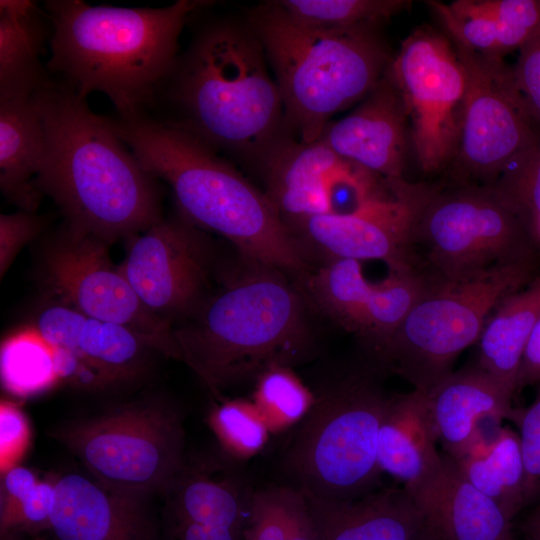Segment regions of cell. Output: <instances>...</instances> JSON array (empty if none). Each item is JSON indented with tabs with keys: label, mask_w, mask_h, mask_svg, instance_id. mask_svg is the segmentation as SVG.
Listing matches in <instances>:
<instances>
[{
	"label": "cell",
	"mask_w": 540,
	"mask_h": 540,
	"mask_svg": "<svg viewBox=\"0 0 540 540\" xmlns=\"http://www.w3.org/2000/svg\"><path fill=\"white\" fill-rule=\"evenodd\" d=\"M141 165L171 189L178 213L244 259L303 273L306 252L265 192L188 130L152 115L112 118Z\"/></svg>",
	"instance_id": "cell-3"
},
{
	"label": "cell",
	"mask_w": 540,
	"mask_h": 540,
	"mask_svg": "<svg viewBox=\"0 0 540 540\" xmlns=\"http://www.w3.org/2000/svg\"><path fill=\"white\" fill-rule=\"evenodd\" d=\"M494 186L515 209L538 243L540 233V140L525 157L507 170Z\"/></svg>",
	"instance_id": "cell-35"
},
{
	"label": "cell",
	"mask_w": 540,
	"mask_h": 540,
	"mask_svg": "<svg viewBox=\"0 0 540 540\" xmlns=\"http://www.w3.org/2000/svg\"><path fill=\"white\" fill-rule=\"evenodd\" d=\"M0 375L5 391L17 397L52 389L61 383L54 345L33 323L17 328L1 342Z\"/></svg>",
	"instance_id": "cell-30"
},
{
	"label": "cell",
	"mask_w": 540,
	"mask_h": 540,
	"mask_svg": "<svg viewBox=\"0 0 540 540\" xmlns=\"http://www.w3.org/2000/svg\"><path fill=\"white\" fill-rule=\"evenodd\" d=\"M538 243H539V245H540V233H539V235H538Z\"/></svg>",
	"instance_id": "cell-48"
},
{
	"label": "cell",
	"mask_w": 540,
	"mask_h": 540,
	"mask_svg": "<svg viewBox=\"0 0 540 540\" xmlns=\"http://www.w3.org/2000/svg\"><path fill=\"white\" fill-rule=\"evenodd\" d=\"M210 424L223 448L236 459L258 453L271 432L255 404L243 399L218 404L210 414Z\"/></svg>",
	"instance_id": "cell-34"
},
{
	"label": "cell",
	"mask_w": 540,
	"mask_h": 540,
	"mask_svg": "<svg viewBox=\"0 0 540 540\" xmlns=\"http://www.w3.org/2000/svg\"><path fill=\"white\" fill-rule=\"evenodd\" d=\"M263 51L255 34L233 23L206 26L178 56L154 109L168 103L177 117L164 121L188 130L216 151L261 161L282 138L285 122L280 90L269 75Z\"/></svg>",
	"instance_id": "cell-5"
},
{
	"label": "cell",
	"mask_w": 540,
	"mask_h": 540,
	"mask_svg": "<svg viewBox=\"0 0 540 540\" xmlns=\"http://www.w3.org/2000/svg\"><path fill=\"white\" fill-rule=\"evenodd\" d=\"M319 139L344 160L385 178H403L409 121L387 73L351 113L329 123Z\"/></svg>",
	"instance_id": "cell-17"
},
{
	"label": "cell",
	"mask_w": 540,
	"mask_h": 540,
	"mask_svg": "<svg viewBox=\"0 0 540 540\" xmlns=\"http://www.w3.org/2000/svg\"><path fill=\"white\" fill-rule=\"evenodd\" d=\"M540 384V316L526 343L517 376L516 393Z\"/></svg>",
	"instance_id": "cell-43"
},
{
	"label": "cell",
	"mask_w": 540,
	"mask_h": 540,
	"mask_svg": "<svg viewBox=\"0 0 540 540\" xmlns=\"http://www.w3.org/2000/svg\"><path fill=\"white\" fill-rule=\"evenodd\" d=\"M255 490L236 471L211 461L188 462L166 493L173 522L243 531Z\"/></svg>",
	"instance_id": "cell-25"
},
{
	"label": "cell",
	"mask_w": 540,
	"mask_h": 540,
	"mask_svg": "<svg viewBox=\"0 0 540 540\" xmlns=\"http://www.w3.org/2000/svg\"><path fill=\"white\" fill-rule=\"evenodd\" d=\"M524 530L529 537L540 532V505L526 519Z\"/></svg>",
	"instance_id": "cell-45"
},
{
	"label": "cell",
	"mask_w": 540,
	"mask_h": 540,
	"mask_svg": "<svg viewBox=\"0 0 540 540\" xmlns=\"http://www.w3.org/2000/svg\"><path fill=\"white\" fill-rule=\"evenodd\" d=\"M33 324L48 341L72 351L115 385L139 378L154 351L130 329L57 301L44 307Z\"/></svg>",
	"instance_id": "cell-21"
},
{
	"label": "cell",
	"mask_w": 540,
	"mask_h": 540,
	"mask_svg": "<svg viewBox=\"0 0 540 540\" xmlns=\"http://www.w3.org/2000/svg\"><path fill=\"white\" fill-rule=\"evenodd\" d=\"M125 244L119 271L153 314L172 325V319L184 320L204 301L213 262L204 230L178 213Z\"/></svg>",
	"instance_id": "cell-15"
},
{
	"label": "cell",
	"mask_w": 540,
	"mask_h": 540,
	"mask_svg": "<svg viewBox=\"0 0 540 540\" xmlns=\"http://www.w3.org/2000/svg\"><path fill=\"white\" fill-rule=\"evenodd\" d=\"M39 481L29 468L14 465L2 472L0 488V531L3 537L25 496Z\"/></svg>",
	"instance_id": "cell-42"
},
{
	"label": "cell",
	"mask_w": 540,
	"mask_h": 540,
	"mask_svg": "<svg viewBox=\"0 0 540 540\" xmlns=\"http://www.w3.org/2000/svg\"><path fill=\"white\" fill-rule=\"evenodd\" d=\"M55 480H39L20 503L2 540L18 532L37 533L50 528Z\"/></svg>",
	"instance_id": "cell-39"
},
{
	"label": "cell",
	"mask_w": 540,
	"mask_h": 540,
	"mask_svg": "<svg viewBox=\"0 0 540 540\" xmlns=\"http://www.w3.org/2000/svg\"><path fill=\"white\" fill-rule=\"evenodd\" d=\"M110 244L66 223L42 254L44 285L57 302L133 331L151 349L181 360L173 325L149 311L114 265Z\"/></svg>",
	"instance_id": "cell-13"
},
{
	"label": "cell",
	"mask_w": 540,
	"mask_h": 540,
	"mask_svg": "<svg viewBox=\"0 0 540 540\" xmlns=\"http://www.w3.org/2000/svg\"><path fill=\"white\" fill-rule=\"evenodd\" d=\"M51 32L36 2L0 1V100L32 96L54 81L41 62Z\"/></svg>",
	"instance_id": "cell-26"
},
{
	"label": "cell",
	"mask_w": 540,
	"mask_h": 540,
	"mask_svg": "<svg viewBox=\"0 0 540 540\" xmlns=\"http://www.w3.org/2000/svg\"><path fill=\"white\" fill-rule=\"evenodd\" d=\"M274 3L298 21L329 28L379 26L412 4L406 0H281Z\"/></svg>",
	"instance_id": "cell-32"
},
{
	"label": "cell",
	"mask_w": 540,
	"mask_h": 540,
	"mask_svg": "<svg viewBox=\"0 0 540 540\" xmlns=\"http://www.w3.org/2000/svg\"><path fill=\"white\" fill-rule=\"evenodd\" d=\"M345 160L320 139L281 138L261 160L265 194L289 226L330 212L329 188Z\"/></svg>",
	"instance_id": "cell-20"
},
{
	"label": "cell",
	"mask_w": 540,
	"mask_h": 540,
	"mask_svg": "<svg viewBox=\"0 0 540 540\" xmlns=\"http://www.w3.org/2000/svg\"><path fill=\"white\" fill-rule=\"evenodd\" d=\"M429 285L409 272H389L378 283L363 275L361 262H326L305 279L307 299L325 316L354 334L372 359Z\"/></svg>",
	"instance_id": "cell-16"
},
{
	"label": "cell",
	"mask_w": 540,
	"mask_h": 540,
	"mask_svg": "<svg viewBox=\"0 0 540 540\" xmlns=\"http://www.w3.org/2000/svg\"><path fill=\"white\" fill-rule=\"evenodd\" d=\"M454 461L466 479L495 501L511 521L525 507L521 441L509 426H501L491 440L477 439Z\"/></svg>",
	"instance_id": "cell-29"
},
{
	"label": "cell",
	"mask_w": 540,
	"mask_h": 540,
	"mask_svg": "<svg viewBox=\"0 0 540 540\" xmlns=\"http://www.w3.org/2000/svg\"><path fill=\"white\" fill-rule=\"evenodd\" d=\"M45 145L36 187L70 227L108 244L162 219L158 179L117 134L112 118L54 81L36 94Z\"/></svg>",
	"instance_id": "cell-1"
},
{
	"label": "cell",
	"mask_w": 540,
	"mask_h": 540,
	"mask_svg": "<svg viewBox=\"0 0 540 540\" xmlns=\"http://www.w3.org/2000/svg\"><path fill=\"white\" fill-rule=\"evenodd\" d=\"M426 395L438 442L453 460L482 435L480 423L501 424L513 410L512 397L477 364L451 372Z\"/></svg>",
	"instance_id": "cell-22"
},
{
	"label": "cell",
	"mask_w": 540,
	"mask_h": 540,
	"mask_svg": "<svg viewBox=\"0 0 540 540\" xmlns=\"http://www.w3.org/2000/svg\"><path fill=\"white\" fill-rule=\"evenodd\" d=\"M45 218L25 210L0 215V277H4L19 252L44 229Z\"/></svg>",
	"instance_id": "cell-38"
},
{
	"label": "cell",
	"mask_w": 540,
	"mask_h": 540,
	"mask_svg": "<svg viewBox=\"0 0 540 540\" xmlns=\"http://www.w3.org/2000/svg\"><path fill=\"white\" fill-rule=\"evenodd\" d=\"M29 425L15 403L3 400L0 406V462L2 472L16 465L28 445Z\"/></svg>",
	"instance_id": "cell-41"
},
{
	"label": "cell",
	"mask_w": 540,
	"mask_h": 540,
	"mask_svg": "<svg viewBox=\"0 0 540 540\" xmlns=\"http://www.w3.org/2000/svg\"><path fill=\"white\" fill-rule=\"evenodd\" d=\"M431 186L429 182L383 178L354 211L313 216L290 229L305 252L310 247L327 262L379 260L387 264L389 272L413 273L411 230Z\"/></svg>",
	"instance_id": "cell-14"
},
{
	"label": "cell",
	"mask_w": 540,
	"mask_h": 540,
	"mask_svg": "<svg viewBox=\"0 0 540 540\" xmlns=\"http://www.w3.org/2000/svg\"><path fill=\"white\" fill-rule=\"evenodd\" d=\"M407 491L435 540H515L501 507L472 485L447 454Z\"/></svg>",
	"instance_id": "cell-19"
},
{
	"label": "cell",
	"mask_w": 540,
	"mask_h": 540,
	"mask_svg": "<svg viewBox=\"0 0 540 540\" xmlns=\"http://www.w3.org/2000/svg\"><path fill=\"white\" fill-rule=\"evenodd\" d=\"M512 73L528 110L540 123V29L518 50Z\"/></svg>",
	"instance_id": "cell-40"
},
{
	"label": "cell",
	"mask_w": 540,
	"mask_h": 540,
	"mask_svg": "<svg viewBox=\"0 0 540 540\" xmlns=\"http://www.w3.org/2000/svg\"><path fill=\"white\" fill-rule=\"evenodd\" d=\"M454 44L466 74L460 140L451 183L494 185L540 140V123L528 110L504 58Z\"/></svg>",
	"instance_id": "cell-11"
},
{
	"label": "cell",
	"mask_w": 540,
	"mask_h": 540,
	"mask_svg": "<svg viewBox=\"0 0 540 540\" xmlns=\"http://www.w3.org/2000/svg\"><path fill=\"white\" fill-rule=\"evenodd\" d=\"M52 436L94 479L142 498L166 492L185 462L181 414L161 400L130 402L69 421Z\"/></svg>",
	"instance_id": "cell-10"
},
{
	"label": "cell",
	"mask_w": 540,
	"mask_h": 540,
	"mask_svg": "<svg viewBox=\"0 0 540 540\" xmlns=\"http://www.w3.org/2000/svg\"><path fill=\"white\" fill-rule=\"evenodd\" d=\"M36 94L0 100V189L29 212H36L43 197L35 183L45 145Z\"/></svg>",
	"instance_id": "cell-27"
},
{
	"label": "cell",
	"mask_w": 540,
	"mask_h": 540,
	"mask_svg": "<svg viewBox=\"0 0 540 540\" xmlns=\"http://www.w3.org/2000/svg\"><path fill=\"white\" fill-rule=\"evenodd\" d=\"M243 540H319L306 495L289 485L255 490Z\"/></svg>",
	"instance_id": "cell-31"
},
{
	"label": "cell",
	"mask_w": 540,
	"mask_h": 540,
	"mask_svg": "<svg viewBox=\"0 0 540 540\" xmlns=\"http://www.w3.org/2000/svg\"><path fill=\"white\" fill-rule=\"evenodd\" d=\"M314 400L315 394L292 368H271L256 379L253 403L271 431H279L302 421Z\"/></svg>",
	"instance_id": "cell-33"
},
{
	"label": "cell",
	"mask_w": 540,
	"mask_h": 540,
	"mask_svg": "<svg viewBox=\"0 0 540 540\" xmlns=\"http://www.w3.org/2000/svg\"><path fill=\"white\" fill-rule=\"evenodd\" d=\"M171 540H243V531L194 522H173Z\"/></svg>",
	"instance_id": "cell-44"
},
{
	"label": "cell",
	"mask_w": 540,
	"mask_h": 540,
	"mask_svg": "<svg viewBox=\"0 0 540 540\" xmlns=\"http://www.w3.org/2000/svg\"><path fill=\"white\" fill-rule=\"evenodd\" d=\"M533 402L525 409H513L509 419L519 426L525 465V507L540 499V384Z\"/></svg>",
	"instance_id": "cell-37"
},
{
	"label": "cell",
	"mask_w": 540,
	"mask_h": 540,
	"mask_svg": "<svg viewBox=\"0 0 540 540\" xmlns=\"http://www.w3.org/2000/svg\"><path fill=\"white\" fill-rule=\"evenodd\" d=\"M369 359L315 395L285 454V469L306 496L348 500L377 489V439L390 398Z\"/></svg>",
	"instance_id": "cell-7"
},
{
	"label": "cell",
	"mask_w": 540,
	"mask_h": 540,
	"mask_svg": "<svg viewBox=\"0 0 540 540\" xmlns=\"http://www.w3.org/2000/svg\"><path fill=\"white\" fill-rule=\"evenodd\" d=\"M418 540H435V538L427 527L426 532Z\"/></svg>",
	"instance_id": "cell-46"
},
{
	"label": "cell",
	"mask_w": 540,
	"mask_h": 540,
	"mask_svg": "<svg viewBox=\"0 0 540 540\" xmlns=\"http://www.w3.org/2000/svg\"><path fill=\"white\" fill-rule=\"evenodd\" d=\"M413 273L429 286L538 264L540 246L494 185L435 182L411 230Z\"/></svg>",
	"instance_id": "cell-8"
},
{
	"label": "cell",
	"mask_w": 540,
	"mask_h": 540,
	"mask_svg": "<svg viewBox=\"0 0 540 540\" xmlns=\"http://www.w3.org/2000/svg\"><path fill=\"white\" fill-rule=\"evenodd\" d=\"M537 268L518 264L464 283L429 286L370 360L427 394L477 343L498 303L532 281Z\"/></svg>",
	"instance_id": "cell-9"
},
{
	"label": "cell",
	"mask_w": 540,
	"mask_h": 540,
	"mask_svg": "<svg viewBox=\"0 0 540 540\" xmlns=\"http://www.w3.org/2000/svg\"><path fill=\"white\" fill-rule=\"evenodd\" d=\"M530 538H531V540H540V532L533 535V536H531Z\"/></svg>",
	"instance_id": "cell-47"
},
{
	"label": "cell",
	"mask_w": 540,
	"mask_h": 540,
	"mask_svg": "<svg viewBox=\"0 0 540 540\" xmlns=\"http://www.w3.org/2000/svg\"><path fill=\"white\" fill-rule=\"evenodd\" d=\"M540 316V274L504 297L488 317L477 341V365L512 398L522 355Z\"/></svg>",
	"instance_id": "cell-28"
},
{
	"label": "cell",
	"mask_w": 540,
	"mask_h": 540,
	"mask_svg": "<svg viewBox=\"0 0 540 540\" xmlns=\"http://www.w3.org/2000/svg\"><path fill=\"white\" fill-rule=\"evenodd\" d=\"M448 7L457 15L494 20L528 38L540 29V0H456Z\"/></svg>",
	"instance_id": "cell-36"
},
{
	"label": "cell",
	"mask_w": 540,
	"mask_h": 540,
	"mask_svg": "<svg viewBox=\"0 0 540 540\" xmlns=\"http://www.w3.org/2000/svg\"><path fill=\"white\" fill-rule=\"evenodd\" d=\"M49 529L57 540H155L142 497L81 473L55 479Z\"/></svg>",
	"instance_id": "cell-18"
},
{
	"label": "cell",
	"mask_w": 540,
	"mask_h": 540,
	"mask_svg": "<svg viewBox=\"0 0 540 540\" xmlns=\"http://www.w3.org/2000/svg\"><path fill=\"white\" fill-rule=\"evenodd\" d=\"M386 73L403 100L421 169L445 170L457 152L466 89L453 42L445 33L418 27L403 40Z\"/></svg>",
	"instance_id": "cell-12"
},
{
	"label": "cell",
	"mask_w": 540,
	"mask_h": 540,
	"mask_svg": "<svg viewBox=\"0 0 540 540\" xmlns=\"http://www.w3.org/2000/svg\"><path fill=\"white\" fill-rule=\"evenodd\" d=\"M426 393L413 389L390 396L378 432L377 462L411 489L441 462Z\"/></svg>",
	"instance_id": "cell-24"
},
{
	"label": "cell",
	"mask_w": 540,
	"mask_h": 540,
	"mask_svg": "<svg viewBox=\"0 0 540 540\" xmlns=\"http://www.w3.org/2000/svg\"><path fill=\"white\" fill-rule=\"evenodd\" d=\"M244 261L245 268L173 326L181 361L216 397L271 368H292L314 349L304 291L287 272Z\"/></svg>",
	"instance_id": "cell-4"
},
{
	"label": "cell",
	"mask_w": 540,
	"mask_h": 540,
	"mask_svg": "<svg viewBox=\"0 0 540 540\" xmlns=\"http://www.w3.org/2000/svg\"><path fill=\"white\" fill-rule=\"evenodd\" d=\"M206 5L178 0L161 8H123L45 1L52 27L47 69L82 99L105 94L117 117L150 114L179 56L186 21Z\"/></svg>",
	"instance_id": "cell-2"
},
{
	"label": "cell",
	"mask_w": 540,
	"mask_h": 540,
	"mask_svg": "<svg viewBox=\"0 0 540 540\" xmlns=\"http://www.w3.org/2000/svg\"><path fill=\"white\" fill-rule=\"evenodd\" d=\"M252 22L275 71L286 122L304 143L318 140L334 114L360 102L392 59L377 25L314 26L274 2Z\"/></svg>",
	"instance_id": "cell-6"
},
{
	"label": "cell",
	"mask_w": 540,
	"mask_h": 540,
	"mask_svg": "<svg viewBox=\"0 0 540 540\" xmlns=\"http://www.w3.org/2000/svg\"><path fill=\"white\" fill-rule=\"evenodd\" d=\"M306 497L319 540H418L427 530L404 487L376 489L348 500Z\"/></svg>",
	"instance_id": "cell-23"
}]
</instances>
